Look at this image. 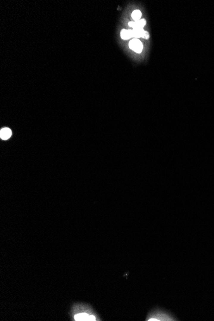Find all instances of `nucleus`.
Masks as SVG:
<instances>
[{"label": "nucleus", "mask_w": 214, "mask_h": 321, "mask_svg": "<svg viewBox=\"0 0 214 321\" xmlns=\"http://www.w3.org/2000/svg\"><path fill=\"white\" fill-rule=\"evenodd\" d=\"M148 321H174L177 319L169 311L157 308L150 311L146 317Z\"/></svg>", "instance_id": "1"}, {"label": "nucleus", "mask_w": 214, "mask_h": 321, "mask_svg": "<svg viewBox=\"0 0 214 321\" xmlns=\"http://www.w3.org/2000/svg\"><path fill=\"white\" fill-rule=\"evenodd\" d=\"M74 320L76 321H96L101 320L100 318L90 309L86 311H78L74 314Z\"/></svg>", "instance_id": "2"}, {"label": "nucleus", "mask_w": 214, "mask_h": 321, "mask_svg": "<svg viewBox=\"0 0 214 321\" xmlns=\"http://www.w3.org/2000/svg\"><path fill=\"white\" fill-rule=\"evenodd\" d=\"M129 47L133 51L137 53H140L143 49V45L140 40L138 39H133L129 43Z\"/></svg>", "instance_id": "3"}, {"label": "nucleus", "mask_w": 214, "mask_h": 321, "mask_svg": "<svg viewBox=\"0 0 214 321\" xmlns=\"http://www.w3.org/2000/svg\"><path fill=\"white\" fill-rule=\"evenodd\" d=\"M146 24V20L142 19L139 21H137L129 22L128 23V25L129 27L133 28V29H135V28H143V27L145 26Z\"/></svg>", "instance_id": "4"}, {"label": "nucleus", "mask_w": 214, "mask_h": 321, "mask_svg": "<svg viewBox=\"0 0 214 321\" xmlns=\"http://www.w3.org/2000/svg\"><path fill=\"white\" fill-rule=\"evenodd\" d=\"M12 135V131L10 129L8 128H3L0 131V137L3 140H7L10 138Z\"/></svg>", "instance_id": "5"}, {"label": "nucleus", "mask_w": 214, "mask_h": 321, "mask_svg": "<svg viewBox=\"0 0 214 321\" xmlns=\"http://www.w3.org/2000/svg\"><path fill=\"white\" fill-rule=\"evenodd\" d=\"M145 32L143 28H135L132 30V37L134 39H138L143 37Z\"/></svg>", "instance_id": "6"}, {"label": "nucleus", "mask_w": 214, "mask_h": 321, "mask_svg": "<svg viewBox=\"0 0 214 321\" xmlns=\"http://www.w3.org/2000/svg\"><path fill=\"white\" fill-rule=\"evenodd\" d=\"M121 37L124 40H128L132 38V30H123L121 32Z\"/></svg>", "instance_id": "7"}, {"label": "nucleus", "mask_w": 214, "mask_h": 321, "mask_svg": "<svg viewBox=\"0 0 214 321\" xmlns=\"http://www.w3.org/2000/svg\"><path fill=\"white\" fill-rule=\"evenodd\" d=\"M132 19L133 20H135V21H137L140 20V18L142 17L141 12L140 10H134L132 12Z\"/></svg>", "instance_id": "8"}, {"label": "nucleus", "mask_w": 214, "mask_h": 321, "mask_svg": "<svg viewBox=\"0 0 214 321\" xmlns=\"http://www.w3.org/2000/svg\"><path fill=\"white\" fill-rule=\"evenodd\" d=\"M142 38H144L145 39H148L149 38V32H145L144 35V36H143V37H142Z\"/></svg>", "instance_id": "9"}]
</instances>
